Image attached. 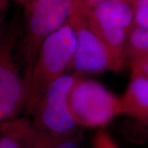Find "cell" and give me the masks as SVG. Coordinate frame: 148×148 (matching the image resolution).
<instances>
[{"mask_svg":"<svg viewBox=\"0 0 148 148\" xmlns=\"http://www.w3.org/2000/svg\"><path fill=\"white\" fill-rule=\"evenodd\" d=\"M75 0H30L24 8L25 26L20 53L27 89L45 40L69 22Z\"/></svg>","mask_w":148,"mask_h":148,"instance_id":"cell-1","label":"cell"},{"mask_svg":"<svg viewBox=\"0 0 148 148\" xmlns=\"http://www.w3.org/2000/svg\"><path fill=\"white\" fill-rule=\"evenodd\" d=\"M76 50L73 29L68 22L45 40L33 67L25 113L30 116L50 85L73 68Z\"/></svg>","mask_w":148,"mask_h":148,"instance_id":"cell-2","label":"cell"},{"mask_svg":"<svg viewBox=\"0 0 148 148\" xmlns=\"http://www.w3.org/2000/svg\"><path fill=\"white\" fill-rule=\"evenodd\" d=\"M86 3L91 26L110 53L114 72H119L127 63V42L135 26V4L119 1Z\"/></svg>","mask_w":148,"mask_h":148,"instance_id":"cell-3","label":"cell"},{"mask_svg":"<svg viewBox=\"0 0 148 148\" xmlns=\"http://www.w3.org/2000/svg\"><path fill=\"white\" fill-rule=\"evenodd\" d=\"M69 108L82 129L107 126L121 115V99L99 82L80 77L73 85L69 98Z\"/></svg>","mask_w":148,"mask_h":148,"instance_id":"cell-4","label":"cell"},{"mask_svg":"<svg viewBox=\"0 0 148 148\" xmlns=\"http://www.w3.org/2000/svg\"><path fill=\"white\" fill-rule=\"evenodd\" d=\"M80 77L78 73H66L45 90L30 115L39 128L57 137H73L82 131L69 108L71 90Z\"/></svg>","mask_w":148,"mask_h":148,"instance_id":"cell-5","label":"cell"},{"mask_svg":"<svg viewBox=\"0 0 148 148\" xmlns=\"http://www.w3.org/2000/svg\"><path fill=\"white\" fill-rule=\"evenodd\" d=\"M69 22L73 29L76 38V50L73 68L77 73L114 72L110 53L91 26L86 1H74Z\"/></svg>","mask_w":148,"mask_h":148,"instance_id":"cell-6","label":"cell"},{"mask_svg":"<svg viewBox=\"0 0 148 148\" xmlns=\"http://www.w3.org/2000/svg\"><path fill=\"white\" fill-rule=\"evenodd\" d=\"M15 32H0V125L25 110L28 89L14 50Z\"/></svg>","mask_w":148,"mask_h":148,"instance_id":"cell-7","label":"cell"},{"mask_svg":"<svg viewBox=\"0 0 148 148\" xmlns=\"http://www.w3.org/2000/svg\"><path fill=\"white\" fill-rule=\"evenodd\" d=\"M0 131L13 138L19 148H82V131L73 137H57L36 127L27 117L6 122Z\"/></svg>","mask_w":148,"mask_h":148,"instance_id":"cell-8","label":"cell"},{"mask_svg":"<svg viewBox=\"0 0 148 148\" xmlns=\"http://www.w3.org/2000/svg\"><path fill=\"white\" fill-rule=\"evenodd\" d=\"M121 99V115L148 124V78L131 74V79Z\"/></svg>","mask_w":148,"mask_h":148,"instance_id":"cell-9","label":"cell"},{"mask_svg":"<svg viewBox=\"0 0 148 148\" xmlns=\"http://www.w3.org/2000/svg\"><path fill=\"white\" fill-rule=\"evenodd\" d=\"M148 57V28L134 26L127 46V58Z\"/></svg>","mask_w":148,"mask_h":148,"instance_id":"cell-10","label":"cell"},{"mask_svg":"<svg viewBox=\"0 0 148 148\" xmlns=\"http://www.w3.org/2000/svg\"><path fill=\"white\" fill-rule=\"evenodd\" d=\"M135 26L148 28V0H136Z\"/></svg>","mask_w":148,"mask_h":148,"instance_id":"cell-11","label":"cell"},{"mask_svg":"<svg viewBox=\"0 0 148 148\" xmlns=\"http://www.w3.org/2000/svg\"><path fill=\"white\" fill-rule=\"evenodd\" d=\"M92 148H120L104 129H100L94 137Z\"/></svg>","mask_w":148,"mask_h":148,"instance_id":"cell-12","label":"cell"},{"mask_svg":"<svg viewBox=\"0 0 148 148\" xmlns=\"http://www.w3.org/2000/svg\"><path fill=\"white\" fill-rule=\"evenodd\" d=\"M127 63L132 75H140L148 78V57L132 58Z\"/></svg>","mask_w":148,"mask_h":148,"instance_id":"cell-13","label":"cell"},{"mask_svg":"<svg viewBox=\"0 0 148 148\" xmlns=\"http://www.w3.org/2000/svg\"><path fill=\"white\" fill-rule=\"evenodd\" d=\"M0 148H19V147L11 136L0 131Z\"/></svg>","mask_w":148,"mask_h":148,"instance_id":"cell-14","label":"cell"},{"mask_svg":"<svg viewBox=\"0 0 148 148\" xmlns=\"http://www.w3.org/2000/svg\"><path fill=\"white\" fill-rule=\"evenodd\" d=\"M86 2L89 3H106V2H128V3H136V0H84Z\"/></svg>","mask_w":148,"mask_h":148,"instance_id":"cell-15","label":"cell"},{"mask_svg":"<svg viewBox=\"0 0 148 148\" xmlns=\"http://www.w3.org/2000/svg\"><path fill=\"white\" fill-rule=\"evenodd\" d=\"M6 7H7V0H0V27H1V21L3 20Z\"/></svg>","mask_w":148,"mask_h":148,"instance_id":"cell-16","label":"cell"},{"mask_svg":"<svg viewBox=\"0 0 148 148\" xmlns=\"http://www.w3.org/2000/svg\"><path fill=\"white\" fill-rule=\"evenodd\" d=\"M15 2L16 3H20V4H22V5H25L27 3H28L30 0H14Z\"/></svg>","mask_w":148,"mask_h":148,"instance_id":"cell-17","label":"cell"}]
</instances>
